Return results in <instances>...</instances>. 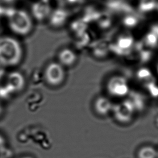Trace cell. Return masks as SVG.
<instances>
[{
	"label": "cell",
	"mask_w": 158,
	"mask_h": 158,
	"mask_svg": "<svg viewBox=\"0 0 158 158\" xmlns=\"http://www.w3.org/2000/svg\"><path fill=\"white\" fill-rule=\"evenodd\" d=\"M23 49L20 42L10 36L0 38V64L4 67L18 65L23 57Z\"/></svg>",
	"instance_id": "cell-1"
},
{
	"label": "cell",
	"mask_w": 158,
	"mask_h": 158,
	"mask_svg": "<svg viewBox=\"0 0 158 158\" xmlns=\"http://www.w3.org/2000/svg\"><path fill=\"white\" fill-rule=\"evenodd\" d=\"M7 17L8 25L15 34L25 36L32 30V20L29 15L24 10L10 9L5 11Z\"/></svg>",
	"instance_id": "cell-2"
},
{
	"label": "cell",
	"mask_w": 158,
	"mask_h": 158,
	"mask_svg": "<svg viewBox=\"0 0 158 158\" xmlns=\"http://www.w3.org/2000/svg\"><path fill=\"white\" fill-rule=\"evenodd\" d=\"M65 77L64 67L58 62H50L44 71V77L46 83L52 86L60 85L64 81Z\"/></svg>",
	"instance_id": "cell-3"
},
{
	"label": "cell",
	"mask_w": 158,
	"mask_h": 158,
	"mask_svg": "<svg viewBox=\"0 0 158 158\" xmlns=\"http://www.w3.org/2000/svg\"><path fill=\"white\" fill-rule=\"evenodd\" d=\"M108 92L114 96H124L128 93L129 87L127 81L122 77H112L107 85Z\"/></svg>",
	"instance_id": "cell-4"
},
{
	"label": "cell",
	"mask_w": 158,
	"mask_h": 158,
	"mask_svg": "<svg viewBox=\"0 0 158 158\" xmlns=\"http://www.w3.org/2000/svg\"><path fill=\"white\" fill-rule=\"evenodd\" d=\"M134 106L130 101L121 102L114 108V115L116 119L122 122L129 121L134 112Z\"/></svg>",
	"instance_id": "cell-5"
},
{
	"label": "cell",
	"mask_w": 158,
	"mask_h": 158,
	"mask_svg": "<svg viewBox=\"0 0 158 158\" xmlns=\"http://www.w3.org/2000/svg\"><path fill=\"white\" fill-rule=\"evenodd\" d=\"M5 84L13 93H15L20 92L24 88L25 79L20 72L13 71L7 76Z\"/></svg>",
	"instance_id": "cell-6"
},
{
	"label": "cell",
	"mask_w": 158,
	"mask_h": 158,
	"mask_svg": "<svg viewBox=\"0 0 158 158\" xmlns=\"http://www.w3.org/2000/svg\"><path fill=\"white\" fill-rule=\"evenodd\" d=\"M51 8L48 0H40L32 6V13L38 20H43L51 14Z\"/></svg>",
	"instance_id": "cell-7"
},
{
	"label": "cell",
	"mask_w": 158,
	"mask_h": 158,
	"mask_svg": "<svg viewBox=\"0 0 158 158\" xmlns=\"http://www.w3.org/2000/svg\"><path fill=\"white\" fill-rule=\"evenodd\" d=\"M58 62L64 67H70L77 61L76 53L71 49L64 48L58 54Z\"/></svg>",
	"instance_id": "cell-8"
},
{
	"label": "cell",
	"mask_w": 158,
	"mask_h": 158,
	"mask_svg": "<svg viewBox=\"0 0 158 158\" xmlns=\"http://www.w3.org/2000/svg\"><path fill=\"white\" fill-rule=\"evenodd\" d=\"M49 23L53 27L58 28L62 26L67 18V14L65 10L57 9L49 15Z\"/></svg>",
	"instance_id": "cell-9"
},
{
	"label": "cell",
	"mask_w": 158,
	"mask_h": 158,
	"mask_svg": "<svg viewBox=\"0 0 158 158\" xmlns=\"http://www.w3.org/2000/svg\"><path fill=\"white\" fill-rule=\"evenodd\" d=\"M94 109L100 115H106L112 109L110 101L105 97H99L94 102Z\"/></svg>",
	"instance_id": "cell-10"
},
{
	"label": "cell",
	"mask_w": 158,
	"mask_h": 158,
	"mask_svg": "<svg viewBox=\"0 0 158 158\" xmlns=\"http://www.w3.org/2000/svg\"><path fill=\"white\" fill-rule=\"evenodd\" d=\"M156 0H139L138 9L143 13L150 12L157 9Z\"/></svg>",
	"instance_id": "cell-11"
},
{
	"label": "cell",
	"mask_w": 158,
	"mask_h": 158,
	"mask_svg": "<svg viewBox=\"0 0 158 158\" xmlns=\"http://www.w3.org/2000/svg\"><path fill=\"white\" fill-rule=\"evenodd\" d=\"M157 157V151L150 146H144L138 152V158H156Z\"/></svg>",
	"instance_id": "cell-12"
},
{
	"label": "cell",
	"mask_w": 158,
	"mask_h": 158,
	"mask_svg": "<svg viewBox=\"0 0 158 158\" xmlns=\"http://www.w3.org/2000/svg\"><path fill=\"white\" fill-rule=\"evenodd\" d=\"M138 23V18L134 15H127L123 19V23L127 27L132 28L135 27Z\"/></svg>",
	"instance_id": "cell-13"
},
{
	"label": "cell",
	"mask_w": 158,
	"mask_h": 158,
	"mask_svg": "<svg viewBox=\"0 0 158 158\" xmlns=\"http://www.w3.org/2000/svg\"><path fill=\"white\" fill-rule=\"evenodd\" d=\"M132 43V38L128 35H123L121 36L118 41V46L122 48H127L129 47Z\"/></svg>",
	"instance_id": "cell-14"
},
{
	"label": "cell",
	"mask_w": 158,
	"mask_h": 158,
	"mask_svg": "<svg viewBox=\"0 0 158 158\" xmlns=\"http://www.w3.org/2000/svg\"><path fill=\"white\" fill-rule=\"evenodd\" d=\"M98 22L101 26L108 25L110 23V16L107 14H99L97 17Z\"/></svg>",
	"instance_id": "cell-15"
},
{
	"label": "cell",
	"mask_w": 158,
	"mask_h": 158,
	"mask_svg": "<svg viewBox=\"0 0 158 158\" xmlns=\"http://www.w3.org/2000/svg\"><path fill=\"white\" fill-rule=\"evenodd\" d=\"M11 94H14L8 87L4 84V85L0 86V97L2 98H7L10 96Z\"/></svg>",
	"instance_id": "cell-16"
},
{
	"label": "cell",
	"mask_w": 158,
	"mask_h": 158,
	"mask_svg": "<svg viewBox=\"0 0 158 158\" xmlns=\"http://www.w3.org/2000/svg\"><path fill=\"white\" fill-rule=\"evenodd\" d=\"M6 143V139L4 138L2 135L0 134V150L3 148V146L5 145Z\"/></svg>",
	"instance_id": "cell-17"
},
{
	"label": "cell",
	"mask_w": 158,
	"mask_h": 158,
	"mask_svg": "<svg viewBox=\"0 0 158 158\" xmlns=\"http://www.w3.org/2000/svg\"><path fill=\"white\" fill-rule=\"evenodd\" d=\"M4 68L2 65L0 64V79L3 77L4 74Z\"/></svg>",
	"instance_id": "cell-18"
},
{
	"label": "cell",
	"mask_w": 158,
	"mask_h": 158,
	"mask_svg": "<svg viewBox=\"0 0 158 158\" xmlns=\"http://www.w3.org/2000/svg\"><path fill=\"white\" fill-rule=\"evenodd\" d=\"M153 32L157 35V36L158 37V27H157L156 28V29L153 31Z\"/></svg>",
	"instance_id": "cell-19"
},
{
	"label": "cell",
	"mask_w": 158,
	"mask_h": 158,
	"mask_svg": "<svg viewBox=\"0 0 158 158\" xmlns=\"http://www.w3.org/2000/svg\"><path fill=\"white\" fill-rule=\"evenodd\" d=\"M4 13V10L0 7V17L2 16V15Z\"/></svg>",
	"instance_id": "cell-20"
},
{
	"label": "cell",
	"mask_w": 158,
	"mask_h": 158,
	"mask_svg": "<svg viewBox=\"0 0 158 158\" xmlns=\"http://www.w3.org/2000/svg\"><path fill=\"white\" fill-rule=\"evenodd\" d=\"M2 107L1 104H0V115L2 114Z\"/></svg>",
	"instance_id": "cell-21"
},
{
	"label": "cell",
	"mask_w": 158,
	"mask_h": 158,
	"mask_svg": "<svg viewBox=\"0 0 158 158\" xmlns=\"http://www.w3.org/2000/svg\"><path fill=\"white\" fill-rule=\"evenodd\" d=\"M21 158H32V157H30V156H25V157H21Z\"/></svg>",
	"instance_id": "cell-22"
},
{
	"label": "cell",
	"mask_w": 158,
	"mask_h": 158,
	"mask_svg": "<svg viewBox=\"0 0 158 158\" xmlns=\"http://www.w3.org/2000/svg\"><path fill=\"white\" fill-rule=\"evenodd\" d=\"M157 9L158 10V2H157Z\"/></svg>",
	"instance_id": "cell-23"
},
{
	"label": "cell",
	"mask_w": 158,
	"mask_h": 158,
	"mask_svg": "<svg viewBox=\"0 0 158 158\" xmlns=\"http://www.w3.org/2000/svg\"><path fill=\"white\" fill-rule=\"evenodd\" d=\"M157 157H158V152H157Z\"/></svg>",
	"instance_id": "cell-24"
}]
</instances>
